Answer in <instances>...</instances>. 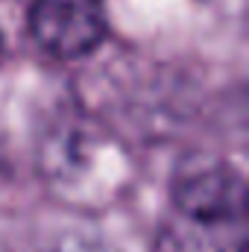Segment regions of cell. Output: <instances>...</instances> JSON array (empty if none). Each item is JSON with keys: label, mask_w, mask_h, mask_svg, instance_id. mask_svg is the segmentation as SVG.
Masks as SVG:
<instances>
[{"label": "cell", "mask_w": 249, "mask_h": 252, "mask_svg": "<svg viewBox=\"0 0 249 252\" xmlns=\"http://www.w3.org/2000/svg\"><path fill=\"white\" fill-rule=\"evenodd\" d=\"M173 252L247 250V188L226 164L185 170L170 196Z\"/></svg>", "instance_id": "cell-1"}, {"label": "cell", "mask_w": 249, "mask_h": 252, "mask_svg": "<svg viewBox=\"0 0 249 252\" xmlns=\"http://www.w3.org/2000/svg\"><path fill=\"white\" fill-rule=\"evenodd\" d=\"M30 32L41 50L56 59H79L106 38L100 0H35Z\"/></svg>", "instance_id": "cell-2"}, {"label": "cell", "mask_w": 249, "mask_h": 252, "mask_svg": "<svg viewBox=\"0 0 249 252\" xmlns=\"http://www.w3.org/2000/svg\"><path fill=\"white\" fill-rule=\"evenodd\" d=\"M56 252H103V250H97L91 244H79V247H59Z\"/></svg>", "instance_id": "cell-3"}]
</instances>
